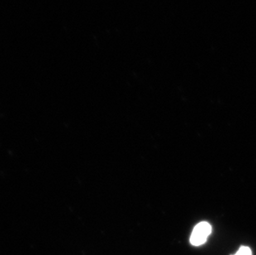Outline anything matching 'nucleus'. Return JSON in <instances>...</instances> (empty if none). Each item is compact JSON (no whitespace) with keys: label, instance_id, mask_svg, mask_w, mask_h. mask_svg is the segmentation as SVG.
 I'll return each mask as SVG.
<instances>
[{"label":"nucleus","instance_id":"f257e3e1","mask_svg":"<svg viewBox=\"0 0 256 255\" xmlns=\"http://www.w3.org/2000/svg\"><path fill=\"white\" fill-rule=\"evenodd\" d=\"M212 233V226L208 222H200L196 224L192 232L190 243L194 246H200L206 243L208 236Z\"/></svg>","mask_w":256,"mask_h":255},{"label":"nucleus","instance_id":"f03ea898","mask_svg":"<svg viewBox=\"0 0 256 255\" xmlns=\"http://www.w3.org/2000/svg\"><path fill=\"white\" fill-rule=\"evenodd\" d=\"M232 255H252V251L247 246H240L239 250L237 251L234 254Z\"/></svg>","mask_w":256,"mask_h":255}]
</instances>
